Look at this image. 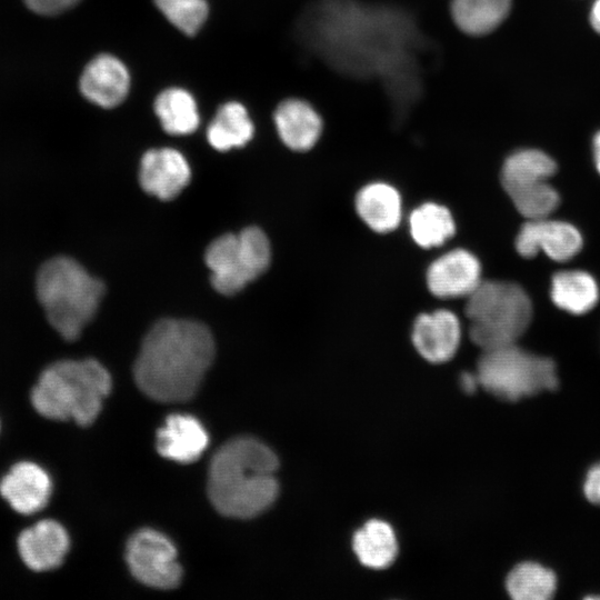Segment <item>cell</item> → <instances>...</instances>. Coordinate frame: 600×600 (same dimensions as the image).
<instances>
[{
	"label": "cell",
	"mask_w": 600,
	"mask_h": 600,
	"mask_svg": "<svg viewBox=\"0 0 600 600\" xmlns=\"http://www.w3.org/2000/svg\"><path fill=\"white\" fill-rule=\"evenodd\" d=\"M214 358L209 329L197 321L163 319L147 332L133 366L139 389L159 402L191 399Z\"/></svg>",
	"instance_id": "1"
},
{
	"label": "cell",
	"mask_w": 600,
	"mask_h": 600,
	"mask_svg": "<svg viewBox=\"0 0 600 600\" xmlns=\"http://www.w3.org/2000/svg\"><path fill=\"white\" fill-rule=\"evenodd\" d=\"M274 452L248 437L232 439L212 457L208 496L218 512L247 519L266 511L277 499L279 484Z\"/></svg>",
	"instance_id": "2"
},
{
	"label": "cell",
	"mask_w": 600,
	"mask_h": 600,
	"mask_svg": "<svg viewBox=\"0 0 600 600\" xmlns=\"http://www.w3.org/2000/svg\"><path fill=\"white\" fill-rule=\"evenodd\" d=\"M111 386L109 372L97 360H62L42 371L31 402L48 419L89 426L100 413Z\"/></svg>",
	"instance_id": "3"
},
{
	"label": "cell",
	"mask_w": 600,
	"mask_h": 600,
	"mask_svg": "<svg viewBox=\"0 0 600 600\" xmlns=\"http://www.w3.org/2000/svg\"><path fill=\"white\" fill-rule=\"evenodd\" d=\"M36 291L49 323L63 339L72 341L94 317L104 286L78 261L56 257L39 269Z\"/></svg>",
	"instance_id": "4"
},
{
	"label": "cell",
	"mask_w": 600,
	"mask_h": 600,
	"mask_svg": "<svg viewBox=\"0 0 600 600\" xmlns=\"http://www.w3.org/2000/svg\"><path fill=\"white\" fill-rule=\"evenodd\" d=\"M467 298L470 338L482 351L516 343L530 324L532 304L517 283L481 281Z\"/></svg>",
	"instance_id": "5"
},
{
	"label": "cell",
	"mask_w": 600,
	"mask_h": 600,
	"mask_svg": "<svg viewBox=\"0 0 600 600\" xmlns=\"http://www.w3.org/2000/svg\"><path fill=\"white\" fill-rule=\"evenodd\" d=\"M477 377L487 391L507 401H517L558 387L554 362L530 353L517 343L483 350L478 361Z\"/></svg>",
	"instance_id": "6"
},
{
	"label": "cell",
	"mask_w": 600,
	"mask_h": 600,
	"mask_svg": "<svg viewBox=\"0 0 600 600\" xmlns=\"http://www.w3.org/2000/svg\"><path fill=\"white\" fill-rule=\"evenodd\" d=\"M270 258L269 240L257 227L217 238L204 254L213 288L226 296L237 293L261 276L269 267Z\"/></svg>",
	"instance_id": "7"
},
{
	"label": "cell",
	"mask_w": 600,
	"mask_h": 600,
	"mask_svg": "<svg viewBox=\"0 0 600 600\" xmlns=\"http://www.w3.org/2000/svg\"><path fill=\"white\" fill-rule=\"evenodd\" d=\"M173 543L162 533L143 529L127 543L126 560L132 576L156 589H173L181 581L182 570Z\"/></svg>",
	"instance_id": "8"
},
{
	"label": "cell",
	"mask_w": 600,
	"mask_h": 600,
	"mask_svg": "<svg viewBox=\"0 0 600 600\" xmlns=\"http://www.w3.org/2000/svg\"><path fill=\"white\" fill-rule=\"evenodd\" d=\"M582 247V238L576 227L548 218L528 220L516 238V249L524 258L540 251L554 261H567Z\"/></svg>",
	"instance_id": "9"
},
{
	"label": "cell",
	"mask_w": 600,
	"mask_h": 600,
	"mask_svg": "<svg viewBox=\"0 0 600 600\" xmlns=\"http://www.w3.org/2000/svg\"><path fill=\"white\" fill-rule=\"evenodd\" d=\"M479 260L463 249L436 259L427 271V284L439 298L468 297L481 282Z\"/></svg>",
	"instance_id": "10"
},
{
	"label": "cell",
	"mask_w": 600,
	"mask_h": 600,
	"mask_svg": "<svg viewBox=\"0 0 600 600\" xmlns=\"http://www.w3.org/2000/svg\"><path fill=\"white\" fill-rule=\"evenodd\" d=\"M79 87L82 96L90 102L101 108H113L128 96L129 71L117 57L102 53L86 66Z\"/></svg>",
	"instance_id": "11"
},
{
	"label": "cell",
	"mask_w": 600,
	"mask_h": 600,
	"mask_svg": "<svg viewBox=\"0 0 600 600\" xmlns=\"http://www.w3.org/2000/svg\"><path fill=\"white\" fill-rule=\"evenodd\" d=\"M191 171L186 158L171 148L151 149L140 162L142 189L161 200L174 198L189 183Z\"/></svg>",
	"instance_id": "12"
},
{
	"label": "cell",
	"mask_w": 600,
	"mask_h": 600,
	"mask_svg": "<svg viewBox=\"0 0 600 600\" xmlns=\"http://www.w3.org/2000/svg\"><path fill=\"white\" fill-rule=\"evenodd\" d=\"M70 541L66 529L54 520H42L23 530L18 538L22 561L34 571L58 568L64 560Z\"/></svg>",
	"instance_id": "13"
},
{
	"label": "cell",
	"mask_w": 600,
	"mask_h": 600,
	"mask_svg": "<svg viewBox=\"0 0 600 600\" xmlns=\"http://www.w3.org/2000/svg\"><path fill=\"white\" fill-rule=\"evenodd\" d=\"M52 482L44 469L29 461L14 464L0 482V493L12 509L32 514L43 509L51 496Z\"/></svg>",
	"instance_id": "14"
},
{
	"label": "cell",
	"mask_w": 600,
	"mask_h": 600,
	"mask_svg": "<svg viewBox=\"0 0 600 600\" xmlns=\"http://www.w3.org/2000/svg\"><path fill=\"white\" fill-rule=\"evenodd\" d=\"M460 337V322L456 314L448 310L422 313L413 324V344L430 362L450 360L458 349Z\"/></svg>",
	"instance_id": "15"
},
{
	"label": "cell",
	"mask_w": 600,
	"mask_h": 600,
	"mask_svg": "<svg viewBox=\"0 0 600 600\" xmlns=\"http://www.w3.org/2000/svg\"><path fill=\"white\" fill-rule=\"evenodd\" d=\"M274 124L282 142L294 151H307L319 140L323 122L308 101L289 98L281 101L273 113Z\"/></svg>",
	"instance_id": "16"
},
{
	"label": "cell",
	"mask_w": 600,
	"mask_h": 600,
	"mask_svg": "<svg viewBox=\"0 0 600 600\" xmlns=\"http://www.w3.org/2000/svg\"><path fill=\"white\" fill-rule=\"evenodd\" d=\"M209 443V437L199 420L188 414H171L157 433L158 452L180 463L199 459Z\"/></svg>",
	"instance_id": "17"
},
{
	"label": "cell",
	"mask_w": 600,
	"mask_h": 600,
	"mask_svg": "<svg viewBox=\"0 0 600 600\" xmlns=\"http://www.w3.org/2000/svg\"><path fill=\"white\" fill-rule=\"evenodd\" d=\"M356 209L368 227L377 232L396 229L401 219V199L398 191L381 182L363 187L356 197Z\"/></svg>",
	"instance_id": "18"
},
{
	"label": "cell",
	"mask_w": 600,
	"mask_h": 600,
	"mask_svg": "<svg viewBox=\"0 0 600 600\" xmlns=\"http://www.w3.org/2000/svg\"><path fill=\"white\" fill-rule=\"evenodd\" d=\"M510 8L511 0H451L450 16L460 31L479 37L496 30Z\"/></svg>",
	"instance_id": "19"
},
{
	"label": "cell",
	"mask_w": 600,
	"mask_h": 600,
	"mask_svg": "<svg viewBox=\"0 0 600 600\" xmlns=\"http://www.w3.org/2000/svg\"><path fill=\"white\" fill-rule=\"evenodd\" d=\"M550 294L560 309L572 314H583L598 302L599 289L588 272L564 270L553 276Z\"/></svg>",
	"instance_id": "20"
},
{
	"label": "cell",
	"mask_w": 600,
	"mask_h": 600,
	"mask_svg": "<svg viewBox=\"0 0 600 600\" xmlns=\"http://www.w3.org/2000/svg\"><path fill=\"white\" fill-rule=\"evenodd\" d=\"M254 127L246 107L237 101L223 103L207 129L211 147L219 151L244 146L251 140Z\"/></svg>",
	"instance_id": "21"
},
{
	"label": "cell",
	"mask_w": 600,
	"mask_h": 600,
	"mask_svg": "<svg viewBox=\"0 0 600 600\" xmlns=\"http://www.w3.org/2000/svg\"><path fill=\"white\" fill-rule=\"evenodd\" d=\"M353 551L362 564L383 569L396 559L397 538L391 526L382 520H370L353 536Z\"/></svg>",
	"instance_id": "22"
},
{
	"label": "cell",
	"mask_w": 600,
	"mask_h": 600,
	"mask_svg": "<svg viewBox=\"0 0 600 600\" xmlns=\"http://www.w3.org/2000/svg\"><path fill=\"white\" fill-rule=\"evenodd\" d=\"M154 113L170 134H190L197 130L200 117L194 98L182 88L161 91L154 100Z\"/></svg>",
	"instance_id": "23"
},
{
	"label": "cell",
	"mask_w": 600,
	"mask_h": 600,
	"mask_svg": "<svg viewBox=\"0 0 600 600\" xmlns=\"http://www.w3.org/2000/svg\"><path fill=\"white\" fill-rule=\"evenodd\" d=\"M557 164L547 153L537 149H522L511 153L504 161L501 180L508 192L532 183L548 181Z\"/></svg>",
	"instance_id": "24"
},
{
	"label": "cell",
	"mask_w": 600,
	"mask_h": 600,
	"mask_svg": "<svg viewBox=\"0 0 600 600\" xmlns=\"http://www.w3.org/2000/svg\"><path fill=\"white\" fill-rule=\"evenodd\" d=\"M409 227L413 240L423 248L442 244L456 230L450 211L433 202L423 203L414 209L409 218Z\"/></svg>",
	"instance_id": "25"
},
{
	"label": "cell",
	"mask_w": 600,
	"mask_h": 600,
	"mask_svg": "<svg viewBox=\"0 0 600 600\" xmlns=\"http://www.w3.org/2000/svg\"><path fill=\"white\" fill-rule=\"evenodd\" d=\"M506 587L514 600H548L556 591L557 578L539 563L523 562L510 571Z\"/></svg>",
	"instance_id": "26"
},
{
	"label": "cell",
	"mask_w": 600,
	"mask_h": 600,
	"mask_svg": "<svg viewBox=\"0 0 600 600\" xmlns=\"http://www.w3.org/2000/svg\"><path fill=\"white\" fill-rule=\"evenodd\" d=\"M508 194L516 209L528 220L548 218L560 201L557 190L548 181L524 186Z\"/></svg>",
	"instance_id": "27"
},
{
	"label": "cell",
	"mask_w": 600,
	"mask_h": 600,
	"mask_svg": "<svg viewBox=\"0 0 600 600\" xmlns=\"http://www.w3.org/2000/svg\"><path fill=\"white\" fill-rule=\"evenodd\" d=\"M156 7L179 31L194 36L204 24L209 8L206 0H153Z\"/></svg>",
	"instance_id": "28"
},
{
	"label": "cell",
	"mask_w": 600,
	"mask_h": 600,
	"mask_svg": "<svg viewBox=\"0 0 600 600\" xmlns=\"http://www.w3.org/2000/svg\"><path fill=\"white\" fill-rule=\"evenodd\" d=\"M27 6L39 14L52 16L74 7L80 0H24Z\"/></svg>",
	"instance_id": "29"
},
{
	"label": "cell",
	"mask_w": 600,
	"mask_h": 600,
	"mask_svg": "<svg viewBox=\"0 0 600 600\" xmlns=\"http://www.w3.org/2000/svg\"><path fill=\"white\" fill-rule=\"evenodd\" d=\"M583 489L590 502L600 504V463L589 470Z\"/></svg>",
	"instance_id": "30"
},
{
	"label": "cell",
	"mask_w": 600,
	"mask_h": 600,
	"mask_svg": "<svg viewBox=\"0 0 600 600\" xmlns=\"http://www.w3.org/2000/svg\"><path fill=\"white\" fill-rule=\"evenodd\" d=\"M479 384L477 373L467 372L461 376V386L467 392H473Z\"/></svg>",
	"instance_id": "31"
},
{
	"label": "cell",
	"mask_w": 600,
	"mask_h": 600,
	"mask_svg": "<svg viewBox=\"0 0 600 600\" xmlns=\"http://www.w3.org/2000/svg\"><path fill=\"white\" fill-rule=\"evenodd\" d=\"M590 23L592 28L600 33V0H596L591 12H590Z\"/></svg>",
	"instance_id": "32"
},
{
	"label": "cell",
	"mask_w": 600,
	"mask_h": 600,
	"mask_svg": "<svg viewBox=\"0 0 600 600\" xmlns=\"http://www.w3.org/2000/svg\"><path fill=\"white\" fill-rule=\"evenodd\" d=\"M593 157L597 170L600 173V131L593 138Z\"/></svg>",
	"instance_id": "33"
}]
</instances>
